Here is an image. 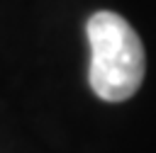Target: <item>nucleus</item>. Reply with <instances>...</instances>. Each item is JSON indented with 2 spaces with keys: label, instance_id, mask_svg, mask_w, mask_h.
Returning a JSON list of instances; mask_svg holds the SVG:
<instances>
[{
  "label": "nucleus",
  "instance_id": "obj_1",
  "mask_svg": "<svg viewBox=\"0 0 156 153\" xmlns=\"http://www.w3.org/2000/svg\"><path fill=\"white\" fill-rule=\"evenodd\" d=\"M90 70L88 83L105 102H124L141 87L146 73V56L134 27L117 12L100 10L90 15L88 24Z\"/></svg>",
  "mask_w": 156,
  "mask_h": 153
}]
</instances>
